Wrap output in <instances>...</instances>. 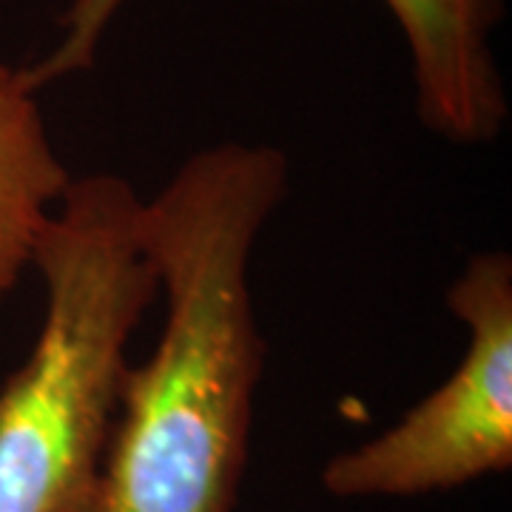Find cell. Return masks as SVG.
<instances>
[{"instance_id":"1","label":"cell","mask_w":512,"mask_h":512,"mask_svg":"<svg viewBox=\"0 0 512 512\" xmlns=\"http://www.w3.org/2000/svg\"><path fill=\"white\" fill-rule=\"evenodd\" d=\"M288 188L271 146L197 151L143 200L140 234L165 299L160 339L128 365L97 512H234L265 365L251 291L256 239Z\"/></svg>"},{"instance_id":"3","label":"cell","mask_w":512,"mask_h":512,"mask_svg":"<svg viewBox=\"0 0 512 512\" xmlns=\"http://www.w3.org/2000/svg\"><path fill=\"white\" fill-rule=\"evenodd\" d=\"M470 333L458 367L402 421L336 453L322 490L342 501L447 493L512 467V259L476 254L447 293Z\"/></svg>"},{"instance_id":"4","label":"cell","mask_w":512,"mask_h":512,"mask_svg":"<svg viewBox=\"0 0 512 512\" xmlns=\"http://www.w3.org/2000/svg\"><path fill=\"white\" fill-rule=\"evenodd\" d=\"M126 0H72L60 18V43L26 69L40 89L89 69ZM402 29L416 106L424 126L458 146L493 143L507 123V94L495 63L493 29L501 0H382Z\"/></svg>"},{"instance_id":"5","label":"cell","mask_w":512,"mask_h":512,"mask_svg":"<svg viewBox=\"0 0 512 512\" xmlns=\"http://www.w3.org/2000/svg\"><path fill=\"white\" fill-rule=\"evenodd\" d=\"M69 183L29 74L0 60V299L32 268Z\"/></svg>"},{"instance_id":"2","label":"cell","mask_w":512,"mask_h":512,"mask_svg":"<svg viewBox=\"0 0 512 512\" xmlns=\"http://www.w3.org/2000/svg\"><path fill=\"white\" fill-rule=\"evenodd\" d=\"M126 177H72L37 242L43 319L0 384V512H97L128 342L157 299Z\"/></svg>"}]
</instances>
